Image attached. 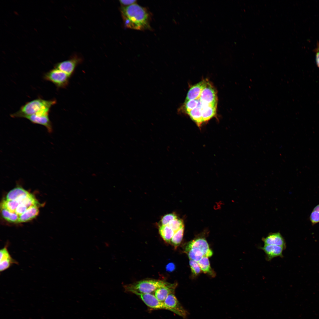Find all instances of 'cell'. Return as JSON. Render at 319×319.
I'll return each instance as SVG.
<instances>
[{
	"label": "cell",
	"mask_w": 319,
	"mask_h": 319,
	"mask_svg": "<svg viewBox=\"0 0 319 319\" xmlns=\"http://www.w3.org/2000/svg\"><path fill=\"white\" fill-rule=\"evenodd\" d=\"M121 11L127 27L139 30L150 28L149 14L145 8L134 4L123 7Z\"/></svg>",
	"instance_id": "1"
},
{
	"label": "cell",
	"mask_w": 319,
	"mask_h": 319,
	"mask_svg": "<svg viewBox=\"0 0 319 319\" xmlns=\"http://www.w3.org/2000/svg\"><path fill=\"white\" fill-rule=\"evenodd\" d=\"M56 103L55 99L45 100L39 97L26 102L10 116L12 118H24L33 115L49 114L51 108Z\"/></svg>",
	"instance_id": "2"
},
{
	"label": "cell",
	"mask_w": 319,
	"mask_h": 319,
	"mask_svg": "<svg viewBox=\"0 0 319 319\" xmlns=\"http://www.w3.org/2000/svg\"><path fill=\"white\" fill-rule=\"evenodd\" d=\"M169 283L162 280L149 279L141 280L123 286L126 292L136 295L151 293L158 288L165 286Z\"/></svg>",
	"instance_id": "3"
},
{
	"label": "cell",
	"mask_w": 319,
	"mask_h": 319,
	"mask_svg": "<svg viewBox=\"0 0 319 319\" xmlns=\"http://www.w3.org/2000/svg\"><path fill=\"white\" fill-rule=\"evenodd\" d=\"M70 77L64 72L54 68L45 73L43 79L53 83L58 88H64L68 85Z\"/></svg>",
	"instance_id": "4"
},
{
	"label": "cell",
	"mask_w": 319,
	"mask_h": 319,
	"mask_svg": "<svg viewBox=\"0 0 319 319\" xmlns=\"http://www.w3.org/2000/svg\"><path fill=\"white\" fill-rule=\"evenodd\" d=\"M170 294L163 302L170 311L184 319L186 318L189 314L188 311L182 306L174 294Z\"/></svg>",
	"instance_id": "5"
},
{
	"label": "cell",
	"mask_w": 319,
	"mask_h": 319,
	"mask_svg": "<svg viewBox=\"0 0 319 319\" xmlns=\"http://www.w3.org/2000/svg\"><path fill=\"white\" fill-rule=\"evenodd\" d=\"M199 99L203 104L217 106V99L216 92L208 81L203 89Z\"/></svg>",
	"instance_id": "6"
},
{
	"label": "cell",
	"mask_w": 319,
	"mask_h": 319,
	"mask_svg": "<svg viewBox=\"0 0 319 319\" xmlns=\"http://www.w3.org/2000/svg\"><path fill=\"white\" fill-rule=\"evenodd\" d=\"M194 248H198L201 250L203 253L204 256L209 257L213 255L212 251L210 248L207 241L204 238H198L189 242L185 247V252Z\"/></svg>",
	"instance_id": "7"
},
{
	"label": "cell",
	"mask_w": 319,
	"mask_h": 319,
	"mask_svg": "<svg viewBox=\"0 0 319 319\" xmlns=\"http://www.w3.org/2000/svg\"><path fill=\"white\" fill-rule=\"evenodd\" d=\"M9 243L7 242L0 251V271L1 272L8 269L13 264H18V262L14 259L8 250Z\"/></svg>",
	"instance_id": "8"
},
{
	"label": "cell",
	"mask_w": 319,
	"mask_h": 319,
	"mask_svg": "<svg viewBox=\"0 0 319 319\" xmlns=\"http://www.w3.org/2000/svg\"><path fill=\"white\" fill-rule=\"evenodd\" d=\"M139 296L148 307L155 309H165L167 308L163 302L159 300L154 295L151 293L139 294Z\"/></svg>",
	"instance_id": "9"
},
{
	"label": "cell",
	"mask_w": 319,
	"mask_h": 319,
	"mask_svg": "<svg viewBox=\"0 0 319 319\" xmlns=\"http://www.w3.org/2000/svg\"><path fill=\"white\" fill-rule=\"evenodd\" d=\"M48 115H33L26 116L24 118L28 119L32 123L43 126L47 128L48 132L51 133L53 131V126Z\"/></svg>",
	"instance_id": "10"
},
{
	"label": "cell",
	"mask_w": 319,
	"mask_h": 319,
	"mask_svg": "<svg viewBox=\"0 0 319 319\" xmlns=\"http://www.w3.org/2000/svg\"><path fill=\"white\" fill-rule=\"evenodd\" d=\"M265 253L266 259L267 261H270L273 258L280 257H283V252L285 249L283 247L273 245H264L261 248Z\"/></svg>",
	"instance_id": "11"
},
{
	"label": "cell",
	"mask_w": 319,
	"mask_h": 319,
	"mask_svg": "<svg viewBox=\"0 0 319 319\" xmlns=\"http://www.w3.org/2000/svg\"><path fill=\"white\" fill-rule=\"evenodd\" d=\"M262 240L264 245H273L280 246L285 249L286 248L284 239L279 232L271 233L266 237H263Z\"/></svg>",
	"instance_id": "12"
},
{
	"label": "cell",
	"mask_w": 319,
	"mask_h": 319,
	"mask_svg": "<svg viewBox=\"0 0 319 319\" xmlns=\"http://www.w3.org/2000/svg\"><path fill=\"white\" fill-rule=\"evenodd\" d=\"M208 81L203 80L191 87L188 91L185 102L199 99L201 92Z\"/></svg>",
	"instance_id": "13"
},
{
	"label": "cell",
	"mask_w": 319,
	"mask_h": 319,
	"mask_svg": "<svg viewBox=\"0 0 319 319\" xmlns=\"http://www.w3.org/2000/svg\"><path fill=\"white\" fill-rule=\"evenodd\" d=\"M78 62L76 59L65 61L56 64L54 68L64 72L70 77L73 73Z\"/></svg>",
	"instance_id": "14"
},
{
	"label": "cell",
	"mask_w": 319,
	"mask_h": 319,
	"mask_svg": "<svg viewBox=\"0 0 319 319\" xmlns=\"http://www.w3.org/2000/svg\"><path fill=\"white\" fill-rule=\"evenodd\" d=\"M177 285V283H168L166 286L160 287L156 290L154 292V295L159 300L164 302L170 294L175 293Z\"/></svg>",
	"instance_id": "15"
},
{
	"label": "cell",
	"mask_w": 319,
	"mask_h": 319,
	"mask_svg": "<svg viewBox=\"0 0 319 319\" xmlns=\"http://www.w3.org/2000/svg\"><path fill=\"white\" fill-rule=\"evenodd\" d=\"M39 212L38 206L30 207L19 216V223L26 222L32 220L38 215Z\"/></svg>",
	"instance_id": "16"
},
{
	"label": "cell",
	"mask_w": 319,
	"mask_h": 319,
	"mask_svg": "<svg viewBox=\"0 0 319 319\" xmlns=\"http://www.w3.org/2000/svg\"><path fill=\"white\" fill-rule=\"evenodd\" d=\"M201 103L202 120L204 122L208 121L215 116L217 106L203 104L201 102Z\"/></svg>",
	"instance_id": "17"
},
{
	"label": "cell",
	"mask_w": 319,
	"mask_h": 319,
	"mask_svg": "<svg viewBox=\"0 0 319 319\" xmlns=\"http://www.w3.org/2000/svg\"><path fill=\"white\" fill-rule=\"evenodd\" d=\"M187 114L198 127L201 126L203 122L202 118L201 103L199 99L197 106Z\"/></svg>",
	"instance_id": "18"
},
{
	"label": "cell",
	"mask_w": 319,
	"mask_h": 319,
	"mask_svg": "<svg viewBox=\"0 0 319 319\" xmlns=\"http://www.w3.org/2000/svg\"><path fill=\"white\" fill-rule=\"evenodd\" d=\"M159 233L164 240L167 243L170 242L175 232L167 225H160L159 228Z\"/></svg>",
	"instance_id": "19"
},
{
	"label": "cell",
	"mask_w": 319,
	"mask_h": 319,
	"mask_svg": "<svg viewBox=\"0 0 319 319\" xmlns=\"http://www.w3.org/2000/svg\"><path fill=\"white\" fill-rule=\"evenodd\" d=\"M29 193L23 188L19 187L15 188L10 191L6 196L7 200H15L20 197Z\"/></svg>",
	"instance_id": "20"
},
{
	"label": "cell",
	"mask_w": 319,
	"mask_h": 319,
	"mask_svg": "<svg viewBox=\"0 0 319 319\" xmlns=\"http://www.w3.org/2000/svg\"><path fill=\"white\" fill-rule=\"evenodd\" d=\"M208 257L203 256L198 262L201 270L204 273L207 274L212 276H215V274L211 269Z\"/></svg>",
	"instance_id": "21"
},
{
	"label": "cell",
	"mask_w": 319,
	"mask_h": 319,
	"mask_svg": "<svg viewBox=\"0 0 319 319\" xmlns=\"http://www.w3.org/2000/svg\"><path fill=\"white\" fill-rule=\"evenodd\" d=\"M1 215L7 221L12 223H19V217L15 213L8 210L1 208Z\"/></svg>",
	"instance_id": "22"
},
{
	"label": "cell",
	"mask_w": 319,
	"mask_h": 319,
	"mask_svg": "<svg viewBox=\"0 0 319 319\" xmlns=\"http://www.w3.org/2000/svg\"><path fill=\"white\" fill-rule=\"evenodd\" d=\"M184 230L183 225L174 233L171 239L170 243L175 248L179 245L182 241Z\"/></svg>",
	"instance_id": "23"
},
{
	"label": "cell",
	"mask_w": 319,
	"mask_h": 319,
	"mask_svg": "<svg viewBox=\"0 0 319 319\" xmlns=\"http://www.w3.org/2000/svg\"><path fill=\"white\" fill-rule=\"evenodd\" d=\"M185 252L190 260L198 262L204 256L202 251L196 248L190 249Z\"/></svg>",
	"instance_id": "24"
},
{
	"label": "cell",
	"mask_w": 319,
	"mask_h": 319,
	"mask_svg": "<svg viewBox=\"0 0 319 319\" xmlns=\"http://www.w3.org/2000/svg\"><path fill=\"white\" fill-rule=\"evenodd\" d=\"M199 101V99L185 102L183 105L185 111L187 114L191 111L196 108L198 105Z\"/></svg>",
	"instance_id": "25"
},
{
	"label": "cell",
	"mask_w": 319,
	"mask_h": 319,
	"mask_svg": "<svg viewBox=\"0 0 319 319\" xmlns=\"http://www.w3.org/2000/svg\"><path fill=\"white\" fill-rule=\"evenodd\" d=\"M167 225L175 233L183 226L184 225V224L183 220L178 218L171 221Z\"/></svg>",
	"instance_id": "26"
},
{
	"label": "cell",
	"mask_w": 319,
	"mask_h": 319,
	"mask_svg": "<svg viewBox=\"0 0 319 319\" xmlns=\"http://www.w3.org/2000/svg\"><path fill=\"white\" fill-rule=\"evenodd\" d=\"M178 218L177 216L174 213H169L165 214L161 219V225H167L171 221Z\"/></svg>",
	"instance_id": "27"
},
{
	"label": "cell",
	"mask_w": 319,
	"mask_h": 319,
	"mask_svg": "<svg viewBox=\"0 0 319 319\" xmlns=\"http://www.w3.org/2000/svg\"><path fill=\"white\" fill-rule=\"evenodd\" d=\"M189 263L192 274L195 276L198 275L201 270L198 262L190 260Z\"/></svg>",
	"instance_id": "28"
},
{
	"label": "cell",
	"mask_w": 319,
	"mask_h": 319,
	"mask_svg": "<svg viewBox=\"0 0 319 319\" xmlns=\"http://www.w3.org/2000/svg\"><path fill=\"white\" fill-rule=\"evenodd\" d=\"M310 219L312 225L319 222V212L313 210L310 214Z\"/></svg>",
	"instance_id": "29"
},
{
	"label": "cell",
	"mask_w": 319,
	"mask_h": 319,
	"mask_svg": "<svg viewBox=\"0 0 319 319\" xmlns=\"http://www.w3.org/2000/svg\"><path fill=\"white\" fill-rule=\"evenodd\" d=\"M29 208L23 204L20 203L15 210L14 213L17 214L19 217L24 213Z\"/></svg>",
	"instance_id": "30"
},
{
	"label": "cell",
	"mask_w": 319,
	"mask_h": 319,
	"mask_svg": "<svg viewBox=\"0 0 319 319\" xmlns=\"http://www.w3.org/2000/svg\"><path fill=\"white\" fill-rule=\"evenodd\" d=\"M315 53V60L317 66L319 69V42L317 43L316 47L314 50Z\"/></svg>",
	"instance_id": "31"
},
{
	"label": "cell",
	"mask_w": 319,
	"mask_h": 319,
	"mask_svg": "<svg viewBox=\"0 0 319 319\" xmlns=\"http://www.w3.org/2000/svg\"><path fill=\"white\" fill-rule=\"evenodd\" d=\"M120 3L122 4L129 6L132 4H135L136 1V0H120Z\"/></svg>",
	"instance_id": "32"
},
{
	"label": "cell",
	"mask_w": 319,
	"mask_h": 319,
	"mask_svg": "<svg viewBox=\"0 0 319 319\" xmlns=\"http://www.w3.org/2000/svg\"><path fill=\"white\" fill-rule=\"evenodd\" d=\"M175 265L173 263H170L167 266L166 268L167 271H172L175 269Z\"/></svg>",
	"instance_id": "33"
},
{
	"label": "cell",
	"mask_w": 319,
	"mask_h": 319,
	"mask_svg": "<svg viewBox=\"0 0 319 319\" xmlns=\"http://www.w3.org/2000/svg\"><path fill=\"white\" fill-rule=\"evenodd\" d=\"M313 211H317L319 212V204L316 206L313 209Z\"/></svg>",
	"instance_id": "34"
}]
</instances>
